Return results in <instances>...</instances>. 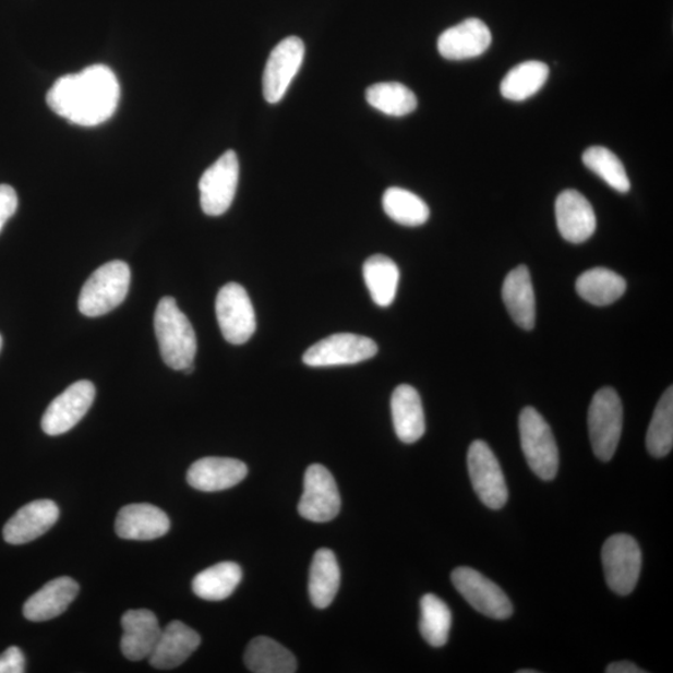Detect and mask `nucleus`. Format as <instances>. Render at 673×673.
Here are the masks:
<instances>
[{
  "label": "nucleus",
  "mask_w": 673,
  "mask_h": 673,
  "mask_svg": "<svg viewBox=\"0 0 673 673\" xmlns=\"http://www.w3.org/2000/svg\"><path fill=\"white\" fill-rule=\"evenodd\" d=\"M365 99L389 117H405L418 107L416 94L400 83H378L369 87Z\"/></svg>",
  "instance_id": "obj_32"
},
{
  "label": "nucleus",
  "mask_w": 673,
  "mask_h": 673,
  "mask_svg": "<svg viewBox=\"0 0 673 673\" xmlns=\"http://www.w3.org/2000/svg\"><path fill=\"white\" fill-rule=\"evenodd\" d=\"M304 59V44L300 38L288 37L271 51L264 73V96L267 103L284 99Z\"/></svg>",
  "instance_id": "obj_14"
},
{
  "label": "nucleus",
  "mask_w": 673,
  "mask_h": 673,
  "mask_svg": "<svg viewBox=\"0 0 673 673\" xmlns=\"http://www.w3.org/2000/svg\"><path fill=\"white\" fill-rule=\"evenodd\" d=\"M452 627V613L447 604L433 593L421 600V622L419 630L423 639L433 648H443L448 642Z\"/></svg>",
  "instance_id": "obj_33"
},
{
  "label": "nucleus",
  "mask_w": 673,
  "mask_h": 673,
  "mask_svg": "<svg viewBox=\"0 0 673 673\" xmlns=\"http://www.w3.org/2000/svg\"><path fill=\"white\" fill-rule=\"evenodd\" d=\"M557 229L572 243H581L597 230V216L588 199L576 190H565L556 199Z\"/></svg>",
  "instance_id": "obj_16"
},
{
  "label": "nucleus",
  "mask_w": 673,
  "mask_h": 673,
  "mask_svg": "<svg viewBox=\"0 0 673 673\" xmlns=\"http://www.w3.org/2000/svg\"><path fill=\"white\" fill-rule=\"evenodd\" d=\"M120 649L130 661L151 657L163 628L151 610H129L121 618Z\"/></svg>",
  "instance_id": "obj_19"
},
{
  "label": "nucleus",
  "mask_w": 673,
  "mask_h": 673,
  "mask_svg": "<svg viewBox=\"0 0 673 673\" xmlns=\"http://www.w3.org/2000/svg\"><path fill=\"white\" fill-rule=\"evenodd\" d=\"M378 353L373 339L353 334H337L320 340L303 354V363L310 366L356 364L371 360Z\"/></svg>",
  "instance_id": "obj_12"
},
{
  "label": "nucleus",
  "mask_w": 673,
  "mask_h": 673,
  "mask_svg": "<svg viewBox=\"0 0 673 673\" xmlns=\"http://www.w3.org/2000/svg\"><path fill=\"white\" fill-rule=\"evenodd\" d=\"M520 442L528 466L541 480H553L558 470V449L552 428L536 408L526 407L519 418Z\"/></svg>",
  "instance_id": "obj_4"
},
{
  "label": "nucleus",
  "mask_w": 673,
  "mask_h": 673,
  "mask_svg": "<svg viewBox=\"0 0 673 673\" xmlns=\"http://www.w3.org/2000/svg\"><path fill=\"white\" fill-rule=\"evenodd\" d=\"M393 424L398 438L412 444L425 433V417L421 396L416 388L400 384L390 399Z\"/></svg>",
  "instance_id": "obj_23"
},
{
  "label": "nucleus",
  "mask_w": 673,
  "mask_h": 673,
  "mask_svg": "<svg viewBox=\"0 0 673 673\" xmlns=\"http://www.w3.org/2000/svg\"><path fill=\"white\" fill-rule=\"evenodd\" d=\"M452 582L468 604L480 614L494 620H506L513 615L514 609L506 593L471 567H457L452 573Z\"/></svg>",
  "instance_id": "obj_10"
},
{
  "label": "nucleus",
  "mask_w": 673,
  "mask_h": 673,
  "mask_svg": "<svg viewBox=\"0 0 673 673\" xmlns=\"http://www.w3.org/2000/svg\"><path fill=\"white\" fill-rule=\"evenodd\" d=\"M59 515L58 505L52 501L41 500L26 504L5 524L4 540L12 545L31 543L55 527Z\"/></svg>",
  "instance_id": "obj_15"
},
{
  "label": "nucleus",
  "mask_w": 673,
  "mask_h": 673,
  "mask_svg": "<svg viewBox=\"0 0 673 673\" xmlns=\"http://www.w3.org/2000/svg\"><path fill=\"white\" fill-rule=\"evenodd\" d=\"M244 663L255 673H293L297 671L295 654L267 636L253 639L244 652Z\"/></svg>",
  "instance_id": "obj_26"
},
{
  "label": "nucleus",
  "mask_w": 673,
  "mask_h": 673,
  "mask_svg": "<svg viewBox=\"0 0 673 673\" xmlns=\"http://www.w3.org/2000/svg\"><path fill=\"white\" fill-rule=\"evenodd\" d=\"M399 276L396 262L387 256L374 255L364 262V281L372 300L380 308H388L395 301Z\"/></svg>",
  "instance_id": "obj_29"
},
{
  "label": "nucleus",
  "mask_w": 673,
  "mask_h": 673,
  "mask_svg": "<svg viewBox=\"0 0 673 673\" xmlns=\"http://www.w3.org/2000/svg\"><path fill=\"white\" fill-rule=\"evenodd\" d=\"M2 346H3V338L2 336H0V351H2Z\"/></svg>",
  "instance_id": "obj_40"
},
{
  "label": "nucleus",
  "mask_w": 673,
  "mask_h": 673,
  "mask_svg": "<svg viewBox=\"0 0 673 673\" xmlns=\"http://www.w3.org/2000/svg\"><path fill=\"white\" fill-rule=\"evenodd\" d=\"M503 300L512 319L522 329L536 327L537 303L530 273L527 266H518L506 276L503 285Z\"/></svg>",
  "instance_id": "obj_24"
},
{
  "label": "nucleus",
  "mask_w": 673,
  "mask_h": 673,
  "mask_svg": "<svg viewBox=\"0 0 673 673\" xmlns=\"http://www.w3.org/2000/svg\"><path fill=\"white\" fill-rule=\"evenodd\" d=\"M96 390L89 381H79L51 401L41 419V430L57 436L73 430L94 404Z\"/></svg>",
  "instance_id": "obj_13"
},
{
  "label": "nucleus",
  "mask_w": 673,
  "mask_h": 673,
  "mask_svg": "<svg viewBox=\"0 0 673 673\" xmlns=\"http://www.w3.org/2000/svg\"><path fill=\"white\" fill-rule=\"evenodd\" d=\"M382 204L384 213L404 226L424 225L431 216L430 207L421 197L400 188H390L384 192Z\"/></svg>",
  "instance_id": "obj_31"
},
{
  "label": "nucleus",
  "mask_w": 673,
  "mask_h": 673,
  "mask_svg": "<svg viewBox=\"0 0 673 673\" xmlns=\"http://www.w3.org/2000/svg\"><path fill=\"white\" fill-rule=\"evenodd\" d=\"M17 208L16 192L12 187L0 185V231Z\"/></svg>",
  "instance_id": "obj_36"
},
{
  "label": "nucleus",
  "mask_w": 673,
  "mask_h": 673,
  "mask_svg": "<svg viewBox=\"0 0 673 673\" xmlns=\"http://www.w3.org/2000/svg\"><path fill=\"white\" fill-rule=\"evenodd\" d=\"M608 673H646L645 670H641L639 666H636L635 663L628 661H620L611 663L606 668Z\"/></svg>",
  "instance_id": "obj_38"
},
{
  "label": "nucleus",
  "mask_w": 673,
  "mask_h": 673,
  "mask_svg": "<svg viewBox=\"0 0 673 673\" xmlns=\"http://www.w3.org/2000/svg\"><path fill=\"white\" fill-rule=\"evenodd\" d=\"M538 670H519L518 673H538Z\"/></svg>",
  "instance_id": "obj_39"
},
{
  "label": "nucleus",
  "mask_w": 673,
  "mask_h": 673,
  "mask_svg": "<svg viewBox=\"0 0 673 673\" xmlns=\"http://www.w3.org/2000/svg\"><path fill=\"white\" fill-rule=\"evenodd\" d=\"M154 326L163 360L170 369L183 371L194 364L197 352L195 331L172 297H164L157 304Z\"/></svg>",
  "instance_id": "obj_2"
},
{
  "label": "nucleus",
  "mask_w": 673,
  "mask_h": 673,
  "mask_svg": "<svg viewBox=\"0 0 673 673\" xmlns=\"http://www.w3.org/2000/svg\"><path fill=\"white\" fill-rule=\"evenodd\" d=\"M549 73L550 69L543 61L530 60L518 64L503 79L502 95L512 101L527 100L545 85Z\"/></svg>",
  "instance_id": "obj_30"
},
{
  "label": "nucleus",
  "mask_w": 673,
  "mask_h": 673,
  "mask_svg": "<svg viewBox=\"0 0 673 673\" xmlns=\"http://www.w3.org/2000/svg\"><path fill=\"white\" fill-rule=\"evenodd\" d=\"M623 421V404L616 390L605 387L597 392L589 408L588 424L592 450L600 460L610 461L615 456Z\"/></svg>",
  "instance_id": "obj_5"
},
{
  "label": "nucleus",
  "mask_w": 673,
  "mask_h": 673,
  "mask_svg": "<svg viewBox=\"0 0 673 673\" xmlns=\"http://www.w3.org/2000/svg\"><path fill=\"white\" fill-rule=\"evenodd\" d=\"M240 164L235 152H226L201 177L200 203L208 216H221L232 205L238 190Z\"/></svg>",
  "instance_id": "obj_9"
},
{
  "label": "nucleus",
  "mask_w": 673,
  "mask_h": 673,
  "mask_svg": "<svg viewBox=\"0 0 673 673\" xmlns=\"http://www.w3.org/2000/svg\"><path fill=\"white\" fill-rule=\"evenodd\" d=\"M582 163L589 170L597 173L610 188L618 192L630 191L632 183L622 160L604 146H591L582 155Z\"/></svg>",
  "instance_id": "obj_35"
},
{
  "label": "nucleus",
  "mask_w": 673,
  "mask_h": 673,
  "mask_svg": "<svg viewBox=\"0 0 673 673\" xmlns=\"http://www.w3.org/2000/svg\"><path fill=\"white\" fill-rule=\"evenodd\" d=\"M241 580V566L232 562H225L197 574L192 581V590L200 599L221 601L232 596Z\"/></svg>",
  "instance_id": "obj_28"
},
{
  "label": "nucleus",
  "mask_w": 673,
  "mask_h": 673,
  "mask_svg": "<svg viewBox=\"0 0 673 673\" xmlns=\"http://www.w3.org/2000/svg\"><path fill=\"white\" fill-rule=\"evenodd\" d=\"M130 281V267L124 261L108 262L83 286L79 311L86 317H100L116 310L127 299Z\"/></svg>",
  "instance_id": "obj_3"
},
{
  "label": "nucleus",
  "mask_w": 673,
  "mask_h": 673,
  "mask_svg": "<svg viewBox=\"0 0 673 673\" xmlns=\"http://www.w3.org/2000/svg\"><path fill=\"white\" fill-rule=\"evenodd\" d=\"M79 584L68 576L49 581L25 602L23 614L29 622L41 623L64 614L76 599Z\"/></svg>",
  "instance_id": "obj_22"
},
{
  "label": "nucleus",
  "mask_w": 673,
  "mask_h": 673,
  "mask_svg": "<svg viewBox=\"0 0 673 673\" xmlns=\"http://www.w3.org/2000/svg\"><path fill=\"white\" fill-rule=\"evenodd\" d=\"M491 44L492 33L488 25L478 17H470L441 34L438 50L445 59L466 60L484 55Z\"/></svg>",
  "instance_id": "obj_18"
},
{
  "label": "nucleus",
  "mask_w": 673,
  "mask_h": 673,
  "mask_svg": "<svg viewBox=\"0 0 673 673\" xmlns=\"http://www.w3.org/2000/svg\"><path fill=\"white\" fill-rule=\"evenodd\" d=\"M340 510V495L334 476L321 465L305 470L303 494L299 503L302 518L313 522L334 520Z\"/></svg>",
  "instance_id": "obj_11"
},
{
  "label": "nucleus",
  "mask_w": 673,
  "mask_h": 673,
  "mask_svg": "<svg viewBox=\"0 0 673 673\" xmlns=\"http://www.w3.org/2000/svg\"><path fill=\"white\" fill-rule=\"evenodd\" d=\"M168 514L152 504H130L121 508L117 521V534L127 540H154L168 534Z\"/></svg>",
  "instance_id": "obj_21"
},
{
  "label": "nucleus",
  "mask_w": 673,
  "mask_h": 673,
  "mask_svg": "<svg viewBox=\"0 0 673 673\" xmlns=\"http://www.w3.org/2000/svg\"><path fill=\"white\" fill-rule=\"evenodd\" d=\"M119 100L118 77L101 64L59 77L47 95L52 111L81 127H96L108 121L117 111Z\"/></svg>",
  "instance_id": "obj_1"
},
{
  "label": "nucleus",
  "mask_w": 673,
  "mask_h": 673,
  "mask_svg": "<svg viewBox=\"0 0 673 673\" xmlns=\"http://www.w3.org/2000/svg\"><path fill=\"white\" fill-rule=\"evenodd\" d=\"M576 291L585 301L601 308L622 299L626 291V281L614 271L597 267L587 271L578 278Z\"/></svg>",
  "instance_id": "obj_27"
},
{
  "label": "nucleus",
  "mask_w": 673,
  "mask_h": 673,
  "mask_svg": "<svg viewBox=\"0 0 673 673\" xmlns=\"http://www.w3.org/2000/svg\"><path fill=\"white\" fill-rule=\"evenodd\" d=\"M23 672H25V658L20 648L12 646L0 654V673Z\"/></svg>",
  "instance_id": "obj_37"
},
{
  "label": "nucleus",
  "mask_w": 673,
  "mask_h": 673,
  "mask_svg": "<svg viewBox=\"0 0 673 673\" xmlns=\"http://www.w3.org/2000/svg\"><path fill=\"white\" fill-rule=\"evenodd\" d=\"M468 471L471 485L489 509L500 510L508 502V486L495 454L483 441L470 444Z\"/></svg>",
  "instance_id": "obj_7"
},
{
  "label": "nucleus",
  "mask_w": 673,
  "mask_h": 673,
  "mask_svg": "<svg viewBox=\"0 0 673 673\" xmlns=\"http://www.w3.org/2000/svg\"><path fill=\"white\" fill-rule=\"evenodd\" d=\"M673 445V388L663 393L657 409H654L646 447L654 458L666 457Z\"/></svg>",
  "instance_id": "obj_34"
},
{
  "label": "nucleus",
  "mask_w": 673,
  "mask_h": 673,
  "mask_svg": "<svg viewBox=\"0 0 673 673\" xmlns=\"http://www.w3.org/2000/svg\"><path fill=\"white\" fill-rule=\"evenodd\" d=\"M200 644L201 637L194 628L177 620L163 628L148 662L157 670L177 669L197 650Z\"/></svg>",
  "instance_id": "obj_20"
},
{
  "label": "nucleus",
  "mask_w": 673,
  "mask_h": 673,
  "mask_svg": "<svg viewBox=\"0 0 673 673\" xmlns=\"http://www.w3.org/2000/svg\"><path fill=\"white\" fill-rule=\"evenodd\" d=\"M340 582L337 557L329 549H320L310 569L309 592L312 604L327 609L334 602Z\"/></svg>",
  "instance_id": "obj_25"
},
{
  "label": "nucleus",
  "mask_w": 673,
  "mask_h": 673,
  "mask_svg": "<svg viewBox=\"0 0 673 673\" xmlns=\"http://www.w3.org/2000/svg\"><path fill=\"white\" fill-rule=\"evenodd\" d=\"M248 474V466L239 459L207 457L190 467L188 483L200 492H221L240 484Z\"/></svg>",
  "instance_id": "obj_17"
},
{
  "label": "nucleus",
  "mask_w": 673,
  "mask_h": 673,
  "mask_svg": "<svg viewBox=\"0 0 673 673\" xmlns=\"http://www.w3.org/2000/svg\"><path fill=\"white\" fill-rule=\"evenodd\" d=\"M216 316L224 338L231 345L247 344L255 334V310L248 291L239 284H227L218 292Z\"/></svg>",
  "instance_id": "obj_8"
},
{
  "label": "nucleus",
  "mask_w": 673,
  "mask_h": 673,
  "mask_svg": "<svg viewBox=\"0 0 673 673\" xmlns=\"http://www.w3.org/2000/svg\"><path fill=\"white\" fill-rule=\"evenodd\" d=\"M601 557L609 588L617 596H630L641 573L642 555L637 541L627 534L610 537Z\"/></svg>",
  "instance_id": "obj_6"
}]
</instances>
